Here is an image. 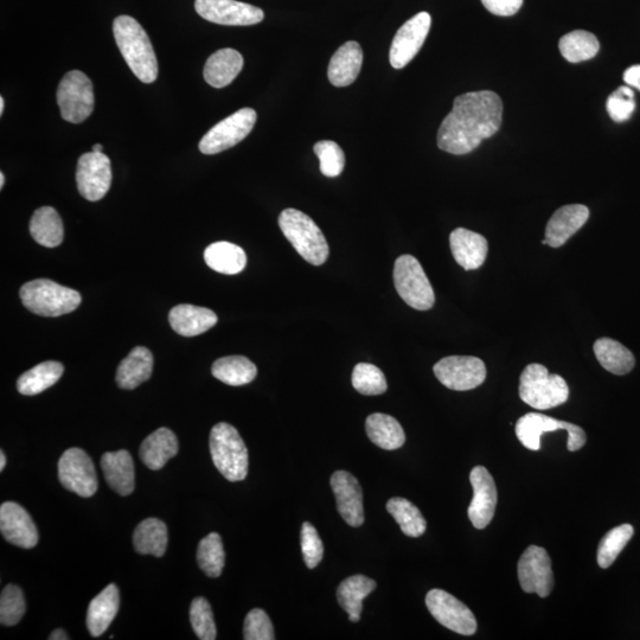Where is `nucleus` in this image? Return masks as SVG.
I'll return each mask as SVG.
<instances>
[{
	"label": "nucleus",
	"instance_id": "1",
	"mask_svg": "<svg viewBox=\"0 0 640 640\" xmlns=\"http://www.w3.org/2000/svg\"><path fill=\"white\" fill-rule=\"evenodd\" d=\"M503 102L491 91L457 96L438 132V146L452 155L475 151L483 140L495 136L502 125Z\"/></svg>",
	"mask_w": 640,
	"mask_h": 640
},
{
	"label": "nucleus",
	"instance_id": "2",
	"mask_svg": "<svg viewBox=\"0 0 640 640\" xmlns=\"http://www.w3.org/2000/svg\"><path fill=\"white\" fill-rule=\"evenodd\" d=\"M115 42L127 66L144 83L155 82L158 78V62L149 35L136 19L119 16L114 19Z\"/></svg>",
	"mask_w": 640,
	"mask_h": 640
},
{
	"label": "nucleus",
	"instance_id": "3",
	"mask_svg": "<svg viewBox=\"0 0 640 640\" xmlns=\"http://www.w3.org/2000/svg\"><path fill=\"white\" fill-rule=\"evenodd\" d=\"M279 227L298 254L309 264L322 266L328 260V241L310 216L297 209H285L279 216Z\"/></svg>",
	"mask_w": 640,
	"mask_h": 640
},
{
	"label": "nucleus",
	"instance_id": "4",
	"mask_svg": "<svg viewBox=\"0 0 640 640\" xmlns=\"http://www.w3.org/2000/svg\"><path fill=\"white\" fill-rule=\"evenodd\" d=\"M27 309L42 317H61L72 313L81 304V294L49 279H37L24 284L19 291Z\"/></svg>",
	"mask_w": 640,
	"mask_h": 640
},
{
	"label": "nucleus",
	"instance_id": "5",
	"mask_svg": "<svg viewBox=\"0 0 640 640\" xmlns=\"http://www.w3.org/2000/svg\"><path fill=\"white\" fill-rule=\"evenodd\" d=\"M210 453L216 469L229 482H241L248 475V450L240 433L221 422L210 433Z\"/></svg>",
	"mask_w": 640,
	"mask_h": 640
},
{
	"label": "nucleus",
	"instance_id": "6",
	"mask_svg": "<svg viewBox=\"0 0 640 640\" xmlns=\"http://www.w3.org/2000/svg\"><path fill=\"white\" fill-rule=\"evenodd\" d=\"M520 398L528 406L547 411L568 401L569 388L563 377L550 374L542 364H529L520 377Z\"/></svg>",
	"mask_w": 640,
	"mask_h": 640
},
{
	"label": "nucleus",
	"instance_id": "7",
	"mask_svg": "<svg viewBox=\"0 0 640 640\" xmlns=\"http://www.w3.org/2000/svg\"><path fill=\"white\" fill-rule=\"evenodd\" d=\"M394 284L403 302L418 311L432 309L435 303L433 287L418 259L401 255L395 261Z\"/></svg>",
	"mask_w": 640,
	"mask_h": 640
},
{
	"label": "nucleus",
	"instance_id": "8",
	"mask_svg": "<svg viewBox=\"0 0 640 640\" xmlns=\"http://www.w3.org/2000/svg\"><path fill=\"white\" fill-rule=\"evenodd\" d=\"M560 430L568 433V451H579L586 444V433L581 427L540 413H529L522 416L518 419L515 428L518 440L531 451L540 450L541 437L544 433Z\"/></svg>",
	"mask_w": 640,
	"mask_h": 640
},
{
	"label": "nucleus",
	"instance_id": "9",
	"mask_svg": "<svg viewBox=\"0 0 640 640\" xmlns=\"http://www.w3.org/2000/svg\"><path fill=\"white\" fill-rule=\"evenodd\" d=\"M62 119L72 124H81L91 117L94 110L93 83L80 70L64 75L56 93Z\"/></svg>",
	"mask_w": 640,
	"mask_h": 640
},
{
	"label": "nucleus",
	"instance_id": "10",
	"mask_svg": "<svg viewBox=\"0 0 640 640\" xmlns=\"http://www.w3.org/2000/svg\"><path fill=\"white\" fill-rule=\"evenodd\" d=\"M256 119L253 108H241L204 134L198 145L200 151L203 155H217L238 145L253 131Z\"/></svg>",
	"mask_w": 640,
	"mask_h": 640
},
{
	"label": "nucleus",
	"instance_id": "11",
	"mask_svg": "<svg viewBox=\"0 0 640 640\" xmlns=\"http://www.w3.org/2000/svg\"><path fill=\"white\" fill-rule=\"evenodd\" d=\"M435 376L441 384L457 392L475 389L486 379L485 363L473 356H448L435 364Z\"/></svg>",
	"mask_w": 640,
	"mask_h": 640
},
{
	"label": "nucleus",
	"instance_id": "12",
	"mask_svg": "<svg viewBox=\"0 0 640 640\" xmlns=\"http://www.w3.org/2000/svg\"><path fill=\"white\" fill-rule=\"evenodd\" d=\"M426 605L435 620L448 630L463 636L477 632V620L469 607L443 590H432L426 595Z\"/></svg>",
	"mask_w": 640,
	"mask_h": 640
},
{
	"label": "nucleus",
	"instance_id": "13",
	"mask_svg": "<svg viewBox=\"0 0 640 640\" xmlns=\"http://www.w3.org/2000/svg\"><path fill=\"white\" fill-rule=\"evenodd\" d=\"M61 484L81 497H92L98 491V476L91 457L81 448H69L59 462Z\"/></svg>",
	"mask_w": 640,
	"mask_h": 640
},
{
	"label": "nucleus",
	"instance_id": "14",
	"mask_svg": "<svg viewBox=\"0 0 640 640\" xmlns=\"http://www.w3.org/2000/svg\"><path fill=\"white\" fill-rule=\"evenodd\" d=\"M76 183L80 195L87 201L102 200L112 184L111 160L104 152H88L79 158Z\"/></svg>",
	"mask_w": 640,
	"mask_h": 640
},
{
	"label": "nucleus",
	"instance_id": "15",
	"mask_svg": "<svg viewBox=\"0 0 640 640\" xmlns=\"http://www.w3.org/2000/svg\"><path fill=\"white\" fill-rule=\"evenodd\" d=\"M517 573L524 592L536 593L541 598H547L552 593L554 574L552 560L546 549L537 546L528 547L518 561Z\"/></svg>",
	"mask_w": 640,
	"mask_h": 640
},
{
	"label": "nucleus",
	"instance_id": "16",
	"mask_svg": "<svg viewBox=\"0 0 640 640\" xmlns=\"http://www.w3.org/2000/svg\"><path fill=\"white\" fill-rule=\"evenodd\" d=\"M195 9L208 22L233 27L259 24L265 18L264 11L238 0H196Z\"/></svg>",
	"mask_w": 640,
	"mask_h": 640
},
{
	"label": "nucleus",
	"instance_id": "17",
	"mask_svg": "<svg viewBox=\"0 0 640 640\" xmlns=\"http://www.w3.org/2000/svg\"><path fill=\"white\" fill-rule=\"evenodd\" d=\"M432 24L428 12H420L402 25L390 47L389 61L395 69H402L418 55Z\"/></svg>",
	"mask_w": 640,
	"mask_h": 640
},
{
	"label": "nucleus",
	"instance_id": "18",
	"mask_svg": "<svg viewBox=\"0 0 640 640\" xmlns=\"http://www.w3.org/2000/svg\"><path fill=\"white\" fill-rule=\"evenodd\" d=\"M470 480L473 498L467 515L473 527L485 529L495 516L497 507V488L494 478L484 466H476L471 471Z\"/></svg>",
	"mask_w": 640,
	"mask_h": 640
},
{
	"label": "nucleus",
	"instance_id": "19",
	"mask_svg": "<svg viewBox=\"0 0 640 640\" xmlns=\"http://www.w3.org/2000/svg\"><path fill=\"white\" fill-rule=\"evenodd\" d=\"M331 488L343 520L350 527H361L364 523L363 491L358 480L347 471H337L331 477Z\"/></svg>",
	"mask_w": 640,
	"mask_h": 640
},
{
	"label": "nucleus",
	"instance_id": "20",
	"mask_svg": "<svg viewBox=\"0 0 640 640\" xmlns=\"http://www.w3.org/2000/svg\"><path fill=\"white\" fill-rule=\"evenodd\" d=\"M0 531L6 541L24 549L34 548L38 531L28 511L15 502L0 507Z\"/></svg>",
	"mask_w": 640,
	"mask_h": 640
},
{
	"label": "nucleus",
	"instance_id": "21",
	"mask_svg": "<svg viewBox=\"0 0 640 640\" xmlns=\"http://www.w3.org/2000/svg\"><path fill=\"white\" fill-rule=\"evenodd\" d=\"M590 219V209L582 204H569L556 210L546 227L544 240L547 245L559 248L578 233Z\"/></svg>",
	"mask_w": 640,
	"mask_h": 640
},
{
	"label": "nucleus",
	"instance_id": "22",
	"mask_svg": "<svg viewBox=\"0 0 640 640\" xmlns=\"http://www.w3.org/2000/svg\"><path fill=\"white\" fill-rule=\"evenodd\" d=\"M450 246L454 260L465 271H475L482 267L489 251L488 241L483 235L465 228L453 230Z\"/></svg>",
	"mask_w": 640,
	"mask_h": 640
},
{
	"label": "nucleus",
	"instance_id": "23",
	"mask_svg": "<svg viewBox=\"0 0 640 640\" xmlns=\"http://www.w3.org/2000/svg\"><path fill=\"white\" fill-rule=\"evenodd\" d=\"M101 469L108 486L120 496H130L136 486V471L126 450L107 452L101 458Z\"/></svg>",
	"mask_w": 640,
	"mask_h": 640
},
{
	"label": "nucleus",
	"instance_id": "24",
	"mask_svg": "<svg viewBox=\"0 0 640 640\" xmlns=\"http://www.w3.org/2000/svg\"><path fill=\"white\" fill-rule=\"evenodd\" d=\"M169 322L178 335L195 337L214 328L217 316L206 307L181 304L170 311Z\"/></svg>",
	"mask_w": 640,
	"mask_h": 640
},
{
	"label": "nucleus",
	"instance_id": "25",
	"mask_svg": "<svg viewBox=\"0 0 640 640\" xmlns=\"http://www.w3.org/2000/svg\"><path fill=\"white\" fill-rule=\"evenodd\" d=\"M362 63L363 50L360 44L354 41L344 43L331 57L329 81L336 87L350 86L360 75Z\"/></svg>",
	"mask_w": 640,
	"mask_h": 640
},
{
	"label": "nucleus",
	"instance_id": "26",
	"mask_svg": "<svg viewBox=\"0 0 640 640\" xmlns=\"http://www.w3.org/2000/svg\"><path fill=\"white\" fill-rule=\"evenodd\" d=\"M178 440L169 428L162 427L149 435L140 446V459L150 470L163 469L171 458L177 456Z\"/></svg>",
	"mask_w": 640,
	"mask_h": 640
},
{
	"label": "nucleus",
	"instance_id": "27",
	"mask_svg": "<svg viewBox=\"0 0 640 640\" xmlns=\"http://www.w3.org/2000/svg\"><path fill=\"white\" fill-rule=\"evenodd\" d=\"M120 597L118 587L108 585L91 601L87 613V627L93 637L104 635L119 612Z\"/></svg>",
	"mask_w": 640,
	"mask_h": 640
},
{
	"label": "nucleus",
	"instance_id": "28",
	"mask_svg": "<svg viewBox=\"0 0 640 640\" xmlns=\"http://www.w3.org/2000/svg\"><path fill=\"white\" fill-rule=\"evenodd\" d=\"M243 68V57L234 49H221L211 55L204 66V80L214 88L227 87Z\"/></svg>",
	"mask_w": 640,
	"mask_h": 640
},
{
	"label": "nucleus",
	"instance_id": "29",
	"mask_svg": "<svg viewBox=\"0 0 640 640\" xmlns=\"http://www.w3.org/2000/svg\"><path fill=\"white\" fill-rule=\"evenodd\" d=\"M153 370L152 352L144 347L134 348L117 371V383L121 389L132 390L150 380Z\"/></svg>",
	"mask_w": 640,
	"mask_h": 640
},
{
	"label": "nucleus",
	"instance_id": "30",
	"mask_svg": "<svg viewBox=\"0 0 640 640\" xmlns=\"http://www.w3.org/2000/svg\"><path fill=\"white\" fill-rule=\"evenodd\" d=\"M376 590V582L364 575H354L338 586L337 600L348 613L352 623H358L363 610V600Z\"/></svg>",
	"mask_w": 640,
	"mask_h": 640
},
{
	"label": "nucleus",
	"instance_id": "31",
	"mask_svg": "<svg viewBox=\"0 0 640 640\" xmlns=\"http://www.w3.org/2000/svg\"><path fill=\"white\" fill-rule=\"evenodd\" d=\"M204 261L211 270L234 275L245 270L247 265V255L245 251L234 243L220 241L211 243L204 251Z\"/></svg>",
	"mask_w": 640,
	"mask_h": 640
},
{
	"label": "nucleus",
	"instance_id": "32",
	"mask_svg": "<svg viewBox=\"0 0 640 640\" xmlns=\"http://www.w3.org/2000/svg\"><path fill=\"white\" fill-rule=\"evenodd\" d=\"M366 431L369 439L383 450H398L406 441V434L400 422L387 414L369 415L366 421Z\"/></svg>",
	"mask_w": 640,
	"mask_h": 640
},
{
	"label": "nucleus",
	"instance_id": "33",
	"mask_svg": "<svg viewBox=\"0 0 640 640\" xmlns=\"http://www.w3.org/2000/svg\"><path fill=\"white\" fill-rule=\"evenodd\" d=\"M30 234L38 245L47 248L60 246L64 228L59 213L51 207L37 209L31 217Z\"/></svg>",
	"mask_w": 640,
	"mask_h": 640
},
{
	"label": "nucleus",
	"instance_id": "34",
	"mask_svg": "<svg viewBox=\"0 0 640 640\" xmlns=\"http://www.w3.org/2000/svg\"><path fill=\"white\" fill-rule=\"evenodd\" d=\"M594 354L601 367L614 375H626L635 367V356L622 343L611 338H600L594 343Z\"/></svg>",
	"mask_w": 640,
	"mask_h": 640
},
{
	"label": "nucleus",
	"instance_id": "35",
	"mask_svg": "<svg viewBox=\"0 0 640 640\" xmlns=\"http://www.w3.org/2000/svg\"><path fill=\"white\" fill-rule=\"evenodd\" d=\"M133 543L137 553L162 558L168 548V528L157 518H147L134 531Z\"/></svg>",
	"mask_w": 640,
	"mask_h": 640
},
{
	"label": "nucleus",
	"instance_id": "36",
	"mask_svg": "<svg viewBox=\"0 0 640 640\" xmlns=\"http://www.w3.org/2000/svg\"><path fill=\"white\" fill-rule=\"evenodd\" d=\"M215 379L232 387L245 386L258 375L255 364L245 356H227L219 358L211 368Z\"/></svg>",
	"mask_w": 640,
	"mask_h": 640
},
{
	"label": "nucleus",
	"instance_id": "37",
	"mask_svg": "<svg viewBox=\"0 0 640 640\" xmlns=\"http://www.w3.org/2000/svg\"><path fill=\"white\" fill-rule=\"evenodd\" d=\"M64 373L60 362L47 361L31 368L19 377L17 381L18 392L25 396L41 394L44 390L53 387Z\"/></svg>",
	"mask_w": 640,
	"mask_h": 640
},
{
	"label": "nucleus",
	"instance_id": "38",
	"mask_svg": "<svg viewBox=\"0 0 640 640\" xmlns=\"http://www.w3.org/2000/svg\"><path fill=\"white\" fill-rule=\"evenodd\" d=\"M559 48L568 62L579 63L597 56L600 44L592 32L575 30L561 38Z\"/></svg>",
	"mask_w": 640,
	"mask_h": 640
},
{
	"label": "nucleus",
	"instance_id": "39",
	"mask_svg": "<svg viewBox=\"0 0 640 640\" xmlns=\"http://www.w3.org/2000/svg\"><path fill=\"white\" fill-rule=\"evenodd\" d=\"M387 510L398 522L402 533L409 537H420L425 534L427 523L421 511L405 498L389 499Z\"/></svg>",
	"mask_w": 640,
	"mask_h": 640
},
{
	"label": "nucleus",
	"instance_id": "40",
	"mask_svg": "<svg viewBox=\"0 0 640 640\" xmlns=\"http://www.w3.org/2000/svg\"><path fill=\"white\" fill-rule=\"evenodd\" d=\"M197 563L209 578H219L226 563V554L219 534L211 533L198 544Z\"/></svg>",
	"mask_w": 640,
	"mask_h": 640
},
{
	"label": "nucleus",
	"instance_id": "41",
	"mask_svg": "<svg viewBox=\"0 0 640 640\" xmlns=\"http://www.w3.org/2000/svg\"><path fill=\"white\" fill-rule=\"evenodd\" d=\"M633 534L635 529L631 524H622L608 531L599 544L598 565L603 569L611 567L632 539Z\"/></svg>",
	"mask_w": 640,
	"mask_h": 640
},
{
	"label": "nucleus",
	"instance_id": "42",
	"mask_svg": "<svg viewBox=\"0 0 640 640\" xmlns=\"http://www.w3.org/2000/svg\"><path fill=\"white\" fill-rule=\"evenodd\" d=\"M351 382L358 393L367 396L381 395L388 389L382 370L370 363H358L352 371Z\"/></svg>",
	"mask_w": 640,
	"mask_h": 640
},
{
	"label": "nucleus",
	"instance_id": "43",
	"mask_svg": "<svg viewBox=\"0 0 640 640\" xmlns=\"http://www.w3.org/2000/svg\"><path fill=\"white\" fill-rule=\"evenodd\" d=\"M190 622L192 630L201 640L216 639V625L213 610L207 599L195 598L190 606Z\"/></svg>",
	"mask_w": 640,
	"mask_h": 640
},
{
	"label": "nucleus",
	"instance_id": "44",
	"mask_svg": "<svg viewBox=\"0 0 640 640\" xmlns=\"http://www.w3.org/2000/svg\"><path fill=\"white\" fill-rule=\"evenodd\" d=\"M25 613L24 594L16 585H8L0 595V623L15 626L21 622Z\"/></svg>",
	"mask_w": 640,
	"mask_h": 640
},
{
	"label": "nucleus",
	"instance_id": "45",
	"mask_svg": "<svg viewBox=\"0 0 640 640\" xmlns=\"http://www.w3.org/2000/svg\"><path fill=\"white\" fill-rule=\"evenodd\" d=\"M320 162V171L326 177L334 178L342 174L345 155L341 146L331 140H322L313 147Z\"/></svg>",
	"mask_w": 640,
	"mask_h": 640
},
{
	"label": "nucleus",
	"instance_id": "46",
	"mask_svg": "<svg viewBox=\"0 0 640 640\" xmlns=\"http://www.w3.org/2000/svg\"><path fill=\"white\" fill-rule=\"evenodd\" d=\"M606 108L611 119L616 123L629 120L636 108L635 92L627 86L619 87L608 98Z\"/></svg>",
	"mask_w": 640,
	"mask_h": 640
},
{
	"label": "nucleus",
	"instance_id": "47",
	"mask_svg": "<svg viewBox=\"0 0 640 640\" xmlns=\"http://www.w3.org/2000/svg\"><path fill=\"white\" fill-rule=\"evenodd\" d=\"M243 638L246 640H274V629L270 617L261 608H254L247 614L243 626Z\"/></svg>",
	"mask_w": 640,
	"mask_h": 640
},
{
	"label": "nucleus",
	"instance_id": "48",
	"mask_svg": "<svg viewBox=\"0 0 640 640\" xmlns=\"http://www.w3.org/2000/svg\"><path fill=\"white\" fill-rule=\"evenodd\" d=\"M302 550L306 566L316 568L323 560L324 547L318 531L310 522H305L302 527Z\"/></svg>",
	"mask_w": 640,
	"mask_h": 640
},
{
	"label": "nucleus",
	"instance_id": "49",
	"mask_svg": "<svg viewBox=\"0 0 640 640\" xmlns=\"http://www.w3.org/2000/svg\"><path fill=\"white\" fill-rule=\"evenodd\" d=\"M482 3L491 14L509 17L522 8L523 0H482Z\"/></svg>",
	"mask_w": 640,
	"mask_h": 640
},
{
	"label": "nucleus",
	"instance_id": "50",
	"mask_svg": "<svg viewBox=\"0 0 640 640\" xmlns=\"http://www.w3.org/2000/svg\"><path fill=\"white\" fill-rule=\"evenodd\" d=\"M624 81L627 86L637 88L640 91V66H633L624 73Z\"/></svg>",
	"mask_w": 640,
	"mask_h": 640
},
{
	"label": "nucleus",
	"instance_id": "51",
	"mask_svg": "<svg viewBox=\"0 0 640 640\" xmlns=\"http://www.w3.org/2000/svg\"><path fill=\"white\" fill-rule=\"evenodd\" d=\"M49 639L50 640H68L69 637H68L66 631H64L62 629H57L53 633H51Z\"/></svg>",
	"mask_w": 640,
	"mask_h": 640
},
{
	"label": "nucleus",
	"instance_id": "52",
	"mask_svg": "<svg viewBox=\"0 0 640 640\" xmlns=\"http://www.w3.org/2000/svg\"><path fill=\"white\" fill-rule=\"evenodd\" d=\"M6 466V457H5V453L2 451L0 452V471H4Z\"/></svg>",
	"mask_w": 640,
	"mask_h": 640
},
{
	"label": "nucleus",
	"instance_id": "53",
	"mask_svg": "<svg viewBox=\"0 0 640 640\" xmlns=\"http://www.w3.org/2000/svg\"><path fill=\"white\" fill-rule=\"evenodd\" d=\"M4 107H5V100L3 96H0V114L2 115L4 113Z\"/></svg>",
	"mask_w": 640,
	"mask_h": 640
},
{
	"label": "nucleus",
	"instance_id": "54",
	"mask_svg": "<svg viewBox=\"0 0 640 640\" xmlns=\"http://www.w3.org/2000/svg\"><path fill=\"white\" fill-rule=\"evenodd\" d=\"M92 151H93V152H96V153H100V152H102V145H100V144H95V145L93 146Z\"/></svg>",
	"mask_w": 640,
	"mask_h": 640
},
{
	"label": "nucleus",
	"instance_id": "55",
	"mask_svg": "<svg viewBox=\"0 0 640 640\" xmlns=\"http://www.w3.org/2000/svg\"><path fill=\"white\" fill-rule=\"evenodd\" d=\"M4 184H5V176L2 172V174H0V189L4 188Z\"/></svg>",
	"mask_w": 640,
	"mask_h": 640
}]
</instances>
